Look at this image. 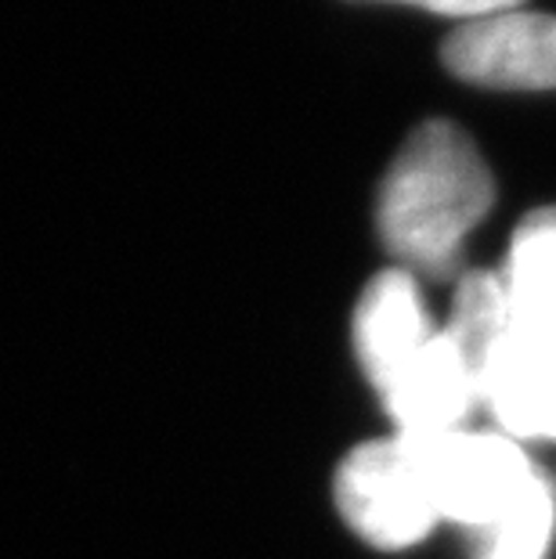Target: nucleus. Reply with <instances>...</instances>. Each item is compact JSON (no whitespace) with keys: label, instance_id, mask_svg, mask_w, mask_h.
<instances>
[{"label":"nucleus","instance_id":"nucleus-1","mask_svg":"<svg viewBox=\"0 0 556 559\" xmlns=\"http://www.w3.org/2000/svg\"><path fill=\"white\" fill-rule=\"evenodd\" d=\"M495 202V181L466 130L427 120L412 130L380 188V239L405 271L445 278L463 239Z\"/></svg>","mask_w":556,"mask_h":559},{"label":"nucleus","instance_id":"nucleus-2","mask_svg":"<svg viewBox=\"0 0 556 559\" xmlns=\"http://www.w3.org/2000/svg\"><path fill=\"white\" fill-rule=\"evenodd\" d=\"M416 451L423 484L430 491L437 520L484 531L524 491L539 466L517 440L499 433H401Z\"/></svg>","mask_w":556,"mask_h":559},{"label":"nucleus","instance_id":"nucleus-3","mask_svg":"<svg viewBox=\"0 0 556 559\" xmlns=\"http://www.w3.org/2000/svg\"><path fill=\"white\" fill-rule=\"evenodd\" d=\"M336 506L343 520L376 549H409L427 538L437 523L416 451L401 433L354 448L340 462Z\"/></svg>","mask_w":556,"mask_h":559},{"label":"nucleus","instance_id":"nucleus-4","mask_svg":"<svg viewBox=\"0 0 556 559\" xmlns=\"http://www.w3.org/2000/svg\"><path fill=\"white\" fill-rule=\"evenodd\" d=\"M459 80L499 91H556V19L535 11H495L463 22L441 47Z\"/></svg>","mask_w":556,"mask_h":559},{"label":"nucleus","instance_id":"nucleus-5","mask_svg":"<svg viewBox=\"0 0 556 559\" xmlns=\"http://www.w3.org/2000/svg\"><path fill=\"white\" fill-rule=\"evenodd\" d=\"M398 433H448L481 408V368L448 336L434 332L416 358L380 390Z\"/></svg>","mask_w":556,"mask_h":559},{"label":"nucleus","instance_id":"nucleus-6","mask_svg":"<svg viewBox=\"0 0 556 559\" xmlns=\"http://www.w3.org/2000/svg\"><path fill=\"white\" fill-rule=\"evenodd\" d=\"M481 404L510 440H556V340L510 321L484 365Z\"/></svg>","mask_w":556,"mask_h":559},{"label":"nucleus","instance_id":"nucleus-7","mask_svg":"<svg viewBox=\"0 0 556 559\" xmlns=\"http://www.w3.org/2000/svg\"><path fill=\"white\" fill-rule=\"evenodd\" d=\"M430 336L434 329L416 275L394 267L365 285L358 311H354V350L376 394L427 347Z\"/></svg>","mask_w":556,"mask_h":559},{"label":"nucleus","instance_id":"nucleus-8","mask_svg":"<svg viewBox=\"0 0 556 559\" xmlns=\"http://www.w3.org/2000/svg\"><path fill=\"white\" fill-rule=\"evenodd\" d=\"M499 282L513 325L556 340V206L528 213L517 224Z\"/></svg>","mask_w":556,"mask_h":559},{"label":"nucleus","instance_id":"nucleus-9","mask_svg":"<svg viewBox=\"0 0 556 559\" xmlns=\"http://www.w3.org/2000/svg\"><path fill=\"white\" fill-rule=\"evenodd\" d=\"M556 527V491L542 469L531 473L499 520L477 531V559H546Z\"/></svg>","mask_w":556,"mask_h":559},{"label":"nucleus","instance_id":"nucleus-10","mask_svg":"<svg viewBox=\"0 0 556 559\" xmlns=\"http://www.w3.org/2000/svg\"><path fill=\"white\" fill-rule=\"evenodd\" d=\"M510 321H513L510 304H506V289L499 275H492V271H470L456 289L445 332L470 354V361L481 368L484 379V365H488L495 343L506 336Z\"/></svg>","mask_w":556,"mask_h":559},{"label":"nucleus","instance_id":"nucleus-11","mask_svg":"<svg viewBox=\"0 0 556 559\" xmlns=\"http://www.w3.org/2000/svg\"><path fill=\"white\" fill-rule=\"evenodd\" d=\"M398 4H416V8L437 11V15L473 22L484 15H495V11H513L520 8V0H398Z\"/></svg>","mask_w":556,"mask_h":559}]
</instances>
